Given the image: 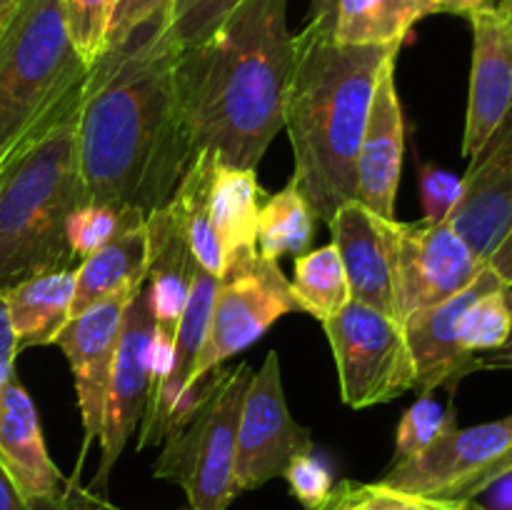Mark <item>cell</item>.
<instances>
[{
  "label": "cell",
  "instance_id": "cell-33",
  "mask_svg": "<svg viewBox=\"0 0 512 510\" xmlns=\"http://www.w3.org/2000/svg\"><path fill=\"white\" fill-rule=\"evenodd\" d=\"M75 50L88 65H93L105 50L110 0H60Z\"/></svg>",
  "mask_w": 512,
  "mask_h": 510
},
{
  "label": "cell",
  "instance_id": "cell-43",
  "mask_svg": "<svg viewBox=\"0 0 512 510\" xmlns=\"http://www.w3.org/2000/svg\"><path fill=\"white\" fill-rule=\"evenodd\" d=\"M495 0H435V13H450V15H470L480 13V10L493 8Z\"/></svg>",
  "mask_w": 512,
  "mask_h": 510
},
{
  "label": "cell",
  "instance_id": "cell-21",
  "mask_svg": "<svg viewBox=\"0 0 512 510\" xmlns=\"http://www.w3.org/2000/svg\"><path fill=\"white\" fill-rule=\"evenodd\" d=\"M145 235H148L145 295L158 330L175 340L198 260L170 203L150 210L145 218Z\"/></svg>",
  "mask_w": 512,
  "mask_h": 510
},
{
  "label": "cell",
  "instance_id": "cell-5",
  "mask_svg": "<svg viewBox=\"0 0 512 510\" xmlns=\"http://www.w3.org/2000/svg\"><path fill=\"white\" fill-rule=\"evenodd\" d=\"M88 70L60 0H15L0 20V155L70 113Z\"/></svg>",
  "mask_w": 512,
  "mask_h": 510
},
{
  "label": "cell",
  "instance_id": "cell-41",
  "mask_svg": "<svg viewBox=\"0 0 512 510\" xmlns=\"http://www.w3.org/2000/svg\"><path fill=\"white\" fill-rule=\"evenodd\" d=\"M335 15H338V0H310L308 28L333 35Z\"/></svg>",
  "mask_w": 512,
  "mask_h": 510
},
{
  "label": "cell",
  "instance_id": "cell-22",
  "mask_svg": "<svg viewBox=\"0 0 512 510\" xmlns=\"http://www.w3.org/2000/svg\"><path fill=\"white\" fill-rule=\"evenodd\" d=\"M75 268L40 270L3 290L18 348L53 345L55 335L68 325L75 293Z\"/></svg>",
  "mask_w": 512,
  "mask_h": 510
},
{
  "label": "cell",
  "instance_id": "cell-39",
  "mask_svg": "<svg viewBox=\"0 0 512 510\" xmlns=\"http://www.w3.org/2000/svg\"><path fill=\"white\" fill-rule=\"evenodd\" d=\"M480 495H483V510H512V470L495 478Z\"/></svg>",
  "mask_w": 512,
  "mask_h": 510
},
{
  "label": "cell",
  "instance_id": "cell-6",
  "mask_svg": "<svg viewBox=\"0 0 512 510\" xmlns=\"http://www.w3.org/2000/svg\"><path fill=\"white\" fill-rule=\"evenodd\" d=\"M250 378L253 368L248 363L210 373L195 408L165 438L153 475L180 485L188 510H228L233 498H238L235 445Z\"/></svg>",
  "mask_w": 512,
  "mask_h": 510
},
{
  "label": "cell",
  "instance_id": "cell-34",
  "mask_svg": "<svg viewBox=\"0 0 512 510\" xmlns=\"http://www.w3.org/2000/svg\"><path fill=\"white\" fill-rule=\"evenodd\" d=\"M283 478L288 480L293 498L303 505L305 510H315L330 498L335 488L333 473L328 465L310 450V453L295 455L285 468Z\"/></svg>",
  "mask_w": 512,
  "mask_h": 510
},
{
  "label": "cell",
  "instance_id": "cell-49",
  "mask_svg": "<svg viewBox=\"0 0 512 510\" xmlns=\"http://www.w3.org/2000/svg\"><path fill=\"white\" fill-rule=\"evenodd\" d=\"M3 13H5V10H0V20H3Z\"/></svg>",
  "mask_w": 512,
  "mask_h": 510
},
{
  "label": "cell",
  "instance_id": "cell-31",
  "mask_svg": "<svg viewBox=\"0 0 512 510\" xmlns=\"http://www.w3.org/2000/svg\"><path fill=\"white\" fill-rule=\"evenodd\" d=\"M458 428L453 408H443L430 395H423L413 408L405 410L395 433V463L428 450L435 440Z\"/></svg>",
  "mask_w": 512,
  "mask_h": 510
},
{
  "label": "cell",
  "instance_id": "cell-18",
  "mask_svg": "<svg viewBox=\"0 0 512 510\" xmlns=\"http://www.w3.org/2000/svg\"><path fill=\"white\" fill-rule=\"evenodd\" d=\"M473 68L463 155L473 158L512 108V18L488 8L470 15Z\"/></svg>",
  "mask_w": 512,
  "mask_h": 510
},
{
  "label": "cell",
  "instance_id": "cell-25",
  "mask_svg": "<svg viewBox=\"0 0 512 510\" xmlns=\"http://www.w3.org/2000/svg\"><path fill=\"white\" fill-rule=\"evenodd\" d=\"M215 163H218V158L208 153V150L195 153V158L190 160L188 170L183 173L168 203L173 205L175 215H178L180 225H183L185 238H188L190 248H193L195 260L208 273L220 278L225 260L223 253H220L218 235L213 230V218H210V188H213Z\"/></svg>",
  "mask_w": 512,
  "mask_h": 510
},
{
  "label": "cell",
  "instance_id": "cell-14",
  "mask_svg": "<svg viewBox=\"0 0 512 510\" xmlns=\"http://www.w3.org/2000/svg\"><path fill=\"white\" fill-rule=\"evenodd\" d=\"M143 285L145 283L128 285L120 293L90 305L88 310L70 318L53 340V345H58L68 358L75 380L80 420L85 430L83 453L93 440L100 438V430H103L105 395H108L120 328H123L125 310Z\"/></svg>",
  "mask_w": 512,
  "mask_h": 510
},
{
  "label": "cell",
  "instance_id": "cell-32",
  "mask_svg": "<svg viewBox=\"0 0 512 510\" xmlns=\"http://www.w3.org/2000/svg\"><path fill=\"white\" fill-rule=\"evenodd\" d=\"M243 0H173L170 5V30L180 50L208 40Z\"/></svg>",
  "mask_w": 512,
  "mask_h": 510
},
{
  "label": "cell",
  "instance_id": "cell-27",
  "mask_svg": "<svg viewBox=\"0 0 512 510\" xmlns=\"http://www.w3.org/2000/svg\"><path fill=\"white\" fill-rule=\"evenodd\" d=\"M293 285L298 310L325 323L350 303L348 278L335 243L315 248L295 258Z\"/></svg>",
  "mask_w": 512,
  "mask_h": 510
},
{
  "label": "cell",
  "instance_id": "cell-2",
  "mask_svg": "<svg viewBox=\"0 0 512 510\" xmlns=\"http://www.w3.org/2000/svg\"><path fill=\"white\" fill-rule=\"evenodd\" d=\"M293 60L288 0H243L208 40L180 50L175 90L195 153L258 170L285 125Z\"/></svg>",
  "mask_w": 512,
  "mask_h": 510
},
{
  "label": "cell",
  "instance_id": "cell-8",
  "mask_svg": "<svg viewBox=\"0 0 512 510\" xmlns=\"http://www.w3.org/2000/svg\"><path fill=\"white\" fill-rule=\"evenodd\" d=\"M340 380V398L350 408L390 403L415 388L418 370L398 320L350 300L323 323Z\"/></svg>",
  "mask_w": 512,
  "mask_h": 510
},
{
  "label": "cell",
  "instance_id": "cell-36",
  "mask_svg": "<svg viewBox=\"0 0 512 510\" xmlns=\"http://www.w3.org/2000/svg\"><path fill=\"white\" fill-rule=\"evenodd\" d=\"M463 193V175L450 170L435 168V165H420V195H423V210L428 223H443L458 205Z\"/></svg>",
  "mask_w": 512,
  "mask_h": 510
},
{
  "label": "cell",
  "instance_id": "cell-3",
  "mask_svg": "<svg viewBox=\"0 0 512 510\" xmlns=\"http://www.w3.org/2000/svg\"><path fill=\"white\" fill-rule=\"evenodd\" d=\"M400 45H345L305 25L285 93V125L293 145V183L330 223L355 195V160L380 73Z\"/></svg>",
  "mask_w": 512,
  "mask_h": 510
},
{
  "label": "cell",
  "instance_id": "cell-19",
  "mask_svg": "<svg viewBox=\"0 0 512 510\" xmlns=\"http://www.w3.org/2000/svg\"><path fill=\"white\" fill-rule=\"evenodd\" d=\"M218 280V275L208 273L198 263L188 300H185L183 315H180L178 330H175L173 368H170V375L163 388H160L158 398L153 403H148V408H145L143 423H140L138 448L163 443L170 430H175L188 418L190 375H193L195 363L200 358V350H203Z\"/></svg>",
  "mask_w": 512,
  "mask_h": 510
},
{
  "label": "cell",
  "instance_id": "cell-40",
  "mask_svg": "<svg viewBox=\"0 0 512 510\" xmlns=\"http://www.w3.org/2000/svg\"><path fill=\"white\" fill-rule=\"evenodd\" d=\"M0 510H45L40 505L30 503L23 493L18 490V485L13 483V478L8 475V470L0 463Z\"/></svg>",
  "mask_w": 512,
  "mask_h": 510
},
{
  "label": "cell",
  "instance_id": "cell-1",
  "mask_svg": "<svg viewBox=\"0 0 512 510\" xmlns=\"http://www.w3.org/2000/svg\"><path fill=\"white\" fill-rule=\"evenodd\" d=\"M178 55L165 8L90 65L75 130L85 203L148 215L173 198L195 158L175 90Z\"/></svg>",
  "mask_w": 512,
  "mask_h": 510
},
{
  "label": "cell",
  "instance_id": "cell-9",
  "mask_svg": "<svg viewBox=\"0 0 512 510\" xmlns=\"http://www.w3.org/2000/svg\"><path fill=\"white\" fill-rule=\"evenodd\" d=\"M508 470H512V415L450 430L428 450L395 463L378 483L415 498L475 500Z\"/></svg>",
  "mask_w": 512,
  "mask_h": 510
},
{
  "label": "cell",
  "instance_id": "cell-26",
  "mask_svg": "<svg viewBox=\"0 0 512 510\" xmlns=\"http://www.w3.org/2000/svg\"><path fill=\"white\" fill-rule=\"evenodd\" d=\"M313 205L290 180L283 190L270 195L258 215V253L278 263L285 255L308 253L315 233Z\"/></svg>",
  "mask_w": 512,
  "mask_h": 510
},
{
  "label": "cell",
  "instance_id": "cell-17",
  "mask_svg": "<svg viewBox=\"0 0 512 510\" xmlns=\"http://www.w3.org/2000/svg\"><path fill=\"white\" fill-rule=\"evenodd\" d=\"M498 283H503V280L495 275L490 265H485L483 273L468 288L460 290L458 295L428 310H420V313L410 315L405 320V340H408V348L415 360V370H418L415 388L420 393L430 395L435 388H455L458 380H463L465 375L480 368L478 355H470L460 348L458 323L465 308L483 290L493 288Z\"/></svg>",
  "mask_w": 512,
  "mask_h": 510
},
{
  "label": "cell",
  "instance_id": "cell-44",
  "mask_svg": "<svg viewBox=\"0 0 512 510\" xmlns=\"http://www.w3.org/2000/svg\"><path fill=\"white\" fill-rule=\"evenodd\" d=\"M448 500H435V498H415L410 495L408 503H405L403 510H443Z\"/></svg>",
  "mask_w": 512,
  "mask_h": 510
},
{
  "label": "cell",
  "instance_id": "cell-38",
  "mask_svg": "<svg viewBox=\"0 0 512 510\" xmlns=\"http://www.w3.org/2000/svg\"><path fill=\"white\" fill-rule=\"evenodd\" d=\"M18 353V338L13 333L8 305H5L3 293H0V398H3L5 385L15 378V358H18Z\"/></svg>",
  "mask_w": 512,
  "mask_h": 510
},
{
  "label": "cell",
  "instance_id": "cell-47",
  "mask_svg": "<svg viewBox=\"0 0 512 510\" xmlns=\"http://www.w3.org/2000/svg\"><path fill=\"white\" fill-rule=\"evenodd\" d=\"M13 3H15V0H0V10H8Z\"/></svg>",
  "mask_w": 512,
  "mask_h": 510
},
{
  "label": "cell",
  "instance_id": "cell-46",
  "mask_svg": "<svg viewBox=\"0 0 512 510\" xmlns=\"http://www.w3.org/2000/svg\"><path fill=\"white\" fill-rule=\"evenodd\" d=\"M493 8L500 10L503 15H508V18H512V0H495Z\"/></svg>",
  "mask_w": 512,
  "mask_h": 510
},
{
  "label": "cell",
  "instance_id": "cell-28",
  "mask_svg": "<svg viewBox=\"0 0 512 510\" xmlns=\"http://www.w3.org/2000/svg\"><path fill=\"white\" fill-rule=\"evenodd\" d=\"M418 20L405 0H338L333 35L345 45H403Z\"/></svg>",
  "mask_w": 512,
  "mask_h": 510
},
{
  "label": "cell",
  "instance_id": "cell-48",
  "mask_svg": "<svg viewBox=\"0 0 512 510\" xmlns=\"http://www.w3.org/2000/svg\"><path fill=\"white\" fill-rule=\"evenodd\" d=\"M3 163H5V155H0V168H3Z\"/></svg>",
  "mask_w": 512,
  "mask_h": 510
},
{
  "label": "cell",
  "instance_id": "cell-10",
  "mask_svg": "<svg viewBox=\"0 0 512 510\" xmlns=\"http://www.w3.org/2000/svg\"><path fill=\"white\" fill-rule=\"evenodd\" d=\"M385 233L393 258V293L400 325L410 315L458 295L488 265L470 250L448 220H385Z\"/></svg>",
  "mask_w": 512,
  "mask_h": 510
},
{
  "label": "cell",
  "instance_id": "cell-12",
  "mask_svg": "<svg viewBox=\"0 0 512 510\" xmlns=\"http://www.w3.org/2000/svg\"><path fill=\"white\" fill-rule=\"evenodd\" d=\"M0 463L30 503L45 510H120L105 495L65 478L50 460L33 398L18 378L0 398Z\"/></svg>",
  "mask_w": 512,
  "mask_h": 510
},
{
  "label": "cell",
  "instance_id": "cell-30",
  "mask_svg": "<svg viewBox=\"0 0 512 510\" xmlns=\"http://www.w3.org/2000/svg\"><path fill=\"white\" fill-rule=\"evenodd\" d=\"M512 335V290L498 283L465 308L458 323L460 348L470 355L500 350Z\"/></svg>",
  "mask_w": 512,
  "mask_h": 510
},
{
  "label": "cell",
  "instance_id": "cell-29",
  "mask_svg": "<svg viewBox=\"0 0 512 510\" xmlns=\"http://www.w3.org/2000/svg\"><path fill=\"white\" fill-rule=\"evenodd\" d=\"M148 215L138 208L118 203H83L73 210L65 228L70 253L75 260H85L123 233L145 225Z\"/></svg>",
  "mask_w": 512,
  "mask_h": 510
},
{
  "label": "cell",
  "instance_id": "cell-50",
  "mask_svg": "<svg viewBox=\"0 0 512 510\" xmlns=\"http://www.w3.org/2000/svg\"><path fill=\"white\" fill-rule=\"evenodd\" d=\"M510 290H512V288H510Z\"/></svg>",
  "mask_w": 512,
  "mask_h": 510
},
{
  "label": "cell",
  "instance_id": "cell-23",
  "mask_svg": "<svg viewBox=\"0 0 512 510\" xmlns=\"http://www.w3.org/2000/svg\"><path fill=\"white\" fill-rule=\"evenodd\" d=\"M265 195L255 170L215 163L210 218L225 263L243 250L258 248V215Z\"/></svg>",
  "mask_w": 512,
  "mask_h": 510
},
{
  "label": "cell",
  "instance_id": "cell-11",
  "mask_svg": "<svg viewBox=\"0 0 512 510\" xmlns=\"http://www.w3.org/2000/svg\"><path fill=\"white\" fill-rule=\"evenodd\" d=\"M310 450L313 433L290 415L280 358L270 350L245 390L235 445V490L240 495L283 478L290 460Z\"/></svg>",
  "mask_w": 512,
  "mask_h": 510
},
{
  "label": "cell",
  "instance_id": "cell-45",
  "mask_svg": "<svg viewBox=\"0 0 512 510\" xmlns=\"http://www.w3.org/2000/svg\"><path fill=\"white\" fill-rule=\"evenodd\" d=\"M410 8L418 13V18H428V15H435V0H405Z\"/></svg>",
  "mask_w": 512,
  "mask_h": 510
},
{
  "label": "cell",
  "instance_id": "cell-20",
  "mask_svg": "<svg viewBox=\"0 0 512 510\" xmlns=\"http://www.w3.org/2000/svg\"><path fill=\"white\" fill-rule=\"evenodd\" d=\"M328 228L343 260L350 300L398 320L385 218L370 213L358 200H348L335 210Z\"/></svg>",
  "mask_w": 512,
  "mask_h": 510
},
{
  "label": "cell",
  "instance_id": "cell-13",
  "mask_svg": "<svg viewBox=\"0 0 512 510\" xmlns=\"http://www.w3.org/2000/svg\"><path fill=\"white\" fill-rule=\"evenodd\" d=\"M155 318L150 310L145 285L128 305L120 328L118 350L110 370L108 395H105L103 430H100V465L93 490L103 495L115 463L123 455L130 435L143 423L150 390V345H153Z\"/></svg>",
  "mask_w": 512,
  "mask_h": 510
},
{
  "label": "cell",
  "instance_id": "cell-35",
  "mask_svg": "<svg viewBox=\"0 0 512 510\" xmlns=\"http://www.w3.org/2000/svg\"><path fill=\"white\" fill-rule=\"evenodd\" d=\"M410 495L390 490L380 483H355L343 480L333 488L330 498L315 510H403Z\"/></svg>",
  "mask_w": 512,
  "mask_h": 510
},
{
  "label": "cell",
  "instance_id": "cell-24",
  "mask_svg": "<svg viewBox=\"0 0 512 510\" xmlns=\"http://www.w3.org/2000/svg\"><path fill=\"white\" fill-rule=\"evenodd\" d=\"M145 270H148V235H145L143 225V228L123 233L90 258L80 260L75 268L70 318L88 310L90 305L120 293L128 285L145 283Z\"/></svg>",
  "mask_w": 512,
  "mask_h": 510
},
{
  "label": "cell",
  "instance_id": "cell-15",
  "mask_svg": "<svg viewBox=\"0 0 512 510\" xmlns=\"http://www.w3.org/2000/svg\"><path fill=\"white\" fill-rule=\"evenodd\" d=\"M448 223L488 263L512 228V108L470 158L463 193Z\"/></svg>",
  "mask_w": 512,
  "mask_h": 510
},
{
  "label": "cell",
  "instance_id": "cell-16",
  "mask_svg": "<svg viewBox=\"0 0 512 510\" xmlns=\"http://www.w3.org/2000/svg\"><path fill=\"white\" fill-rule=\"evenodd\" d=\"M405 153V120L395 85V60L380 73L365 118L355 160V195L360 205L385 220H395L400 168Z\"/></svg>",
  "mask_w": 512,
  "mask_h": 510
},
{
  "label": "cell",
  "instance_id": "cell-7",
  "mask_svg": "<svg viewBox=\"0 0 512 510\" xmlns=\"http://www.w3.org/2000/svg\"><path fill=\"white\" fill-rule=\"evenodd\" d=\"M298 310L293 285L275 260L248 248L225 263L218 280L203 350L190 375L188 415L198 403L210 373L253 345L283 315Z\"/></svg>",
  "mask_w": 512,
  "mask_h": 510
},
{
  "label": "cell",
  "instance_id": "cell-42",
  "mask_svg": "<svg viewBox=\"0 0 512 510\" xmlns=\"http://www.w3.org/2000/svg\"><path fill=\"white\" fill-rule=\"evenodd\" d=\"M488 265L495 270V275H498L508 288H512V228L503 238V243H500L498 248H495V253L488 258Z\"/></svg>",
  "mask_w": 512,
  "mask_h": 510
},
{
  "label": "cell",
  "instance_id": "cell-37",
  "mask_svg": "<svg viewBox=\"0 0 512 510\" xmlns=\"http://www.w3.org/2000/svg\"><path fill=\"white\" fill-rule=\"evenodd\" d=\"M173 0H110L108 33H105V50L123 43L135 28L148 23L165 8H170Z\"/></svg>",
  "mask_w": 512,
  "mask_h": 510
},
{
  "label": "cell",
  "instance_id": "cell-4",
  "mask_svg": "<svg viewBox=\"0 0 512 510\" xmlns=\"http://www.w3.org/2000/svg\"><path fill=\"white\" fill-rule=\"evenodd\" d=\"M78 105L10 150L0 168V293L40 270L78 265L65 238L68 218L85 203Z\"/></svg>",
  "mask_w": 512,
  "mask_h": 510
}]
</instances>
